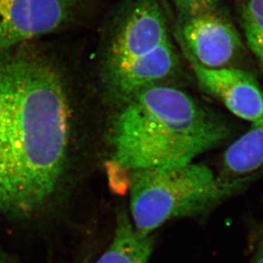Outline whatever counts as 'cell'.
I'll list each match as a JSON object with an SVG mask.
<instances>
[{
  "label": "cell",
  "instance_id": "7c38bea8",
  "mask_svg": "<svg viewBox=\"0 0 263 263\" xmlns=\"http://www.w3.org/2000/svg\"><path fill=\"white\" fill-rule=\"evenodd\" d=\"M0 263H1V262H0Z\"/></svg>",
  "mask_w": 263,
  "mask_h": 263
},
{
  "label": "cell",
  "instance_id": "3957f363",
  "mask_svg": "<svg viewBox=\"0 0 263 263\" xmlns=\"http://www.w3.org/2000/svg\"><path fill=\"white\" fill-rule=\"evenodd\" d=\"M133 225L144 234L172 219L207 211L238 190L240 181L222 182L204 164L137 170L129 172Z\"/></svg>",
  "mask_w": 263,
  "mask_h": 263
},
{
  "label": "cell",
  "instance_id": "8fae6325",
  "mask_svg": "<svg viewBox=\"0 0 263 263\" xmlns=\"http://www.w3.org/2000/svg\"><path fill=\"white\" fill-rule=\"evenodd\" d=\"M255 263H263V234L259 241Z\"/></svg>",
  "mask_w": 263,
  "mask_h": 263
},
{
  "label": "cell",
  "instance_id": "9c48e42d",
  "mask_svg": "<svg viewBox=\"0 0 263 263\" xmlns=\"http://www.w3.org/2000/svg\"><path fill=\"white\" fill-rule=\"evenodd\" d=\"M263 164V117L230 145L224 155V168L229 174L243 176Z\"/></svg>",
  "mask_w": 263,
  "mask_h": 263
},
{
  "label": "cell",
  "instance_id": "7a4b0ae2",
  "mask_svg": "<svg viewBox=\"0 0 263 263\" xmlns=\"http://www.w3.org/2000/svg\"><path fill=\"white\" fill-rule=\"evenodd\" d=\"M229 135L228 125L191 96L159 85L122 105L110 144L114 162L130 172L190 164Z\"/></svg>",
  "mask_w": 263,
  "mask_h": 263
},
{
  "label": "cell",
  "instance_id": "277c9868",
  "mask_svg": "<svg viewBox=\"0 0 263 263\" xmlns=\"http://www.w3.org/2000/svg\"><path fill=\"white\" fill-rule=\"evenodd\" d=\"M176 37L186 57L208 68L229 67L243 42L221 0H172Z\"/></svg>",
  "mask_w": 263,
  "mask_h": 263
},
{
  "label": "cell",
  "instance_id": "52a82bcc",
  "mask_svg": "<svg viewBox=\"0 0 263 263\" xmlns=\"http://www.w3.org/2000/svg\"><path fill=\"white\" fill-rule=\"evenodd\" d=\"M186 58L200 87L237 117L252 123L263 117V93L251 73L234 67L208 68Z\"/></svg>",
  "mask_w": 263,
  "mask_h": 263
},
{
  "label": "cell",
  "instance_id": "6da1fadb",
  "mask_svg": "<svg viewBox=\"0 0 263 263\" xmlns=\"http://www.w3.org/2000/svg\"><path fill=\"white\" fill-rule=\"evenodd\" d=\"M62 76L39 55L0 54V212L26 216L55 192L69 144Z\"/></svg>",
  "mask_w": 263,
  "mask_h": 263
},
{
  "label": "cell",
  "instance_id": "5b68a950",
  "mask_svg": "<svg viewBox=\"0 0 263 263\" xmlns=\"http://www.w3.org/2000/svg\"><path fill=\"white\" fill-rule=\"evenodd\" d=\"M171 40L160 0H133L107 48L103 67L105 88Z\"/></svg>",
  "mask_w": 263,
  "mask_h": 263
},
{
  "label": "cell",
  "instance_id": "ba28073f",
  "mask_svg": "<svg viewBox=\"0 0 263 263\" xmlns=\"http://www.w3.org/2000/svg\"><path fill=\"white\" fill-rule=\"evenodd\" d=\"M153 248L151 234L137 231L129 219L121 214L112 243L97 263H147Z\"/></svg>",
  "mask_w": 263,
  "mask_h": 263
},
{
  "label": "cell",
  "instance_id": "8992f818",
  "mask_svg": "<svg viewBox=\"0 0 263 263\" xmlns=\"http://www.w3.org/2000/svg\"><path fill=\"white\" fill-rule=\"evenodd\" d=\"M80 0H0V54L67 23Z\"/></svg>",
  "mask_w": 263,
  "mask_h": 263
},
{
  "label": "cell",
  "instance_id": "30bf717a",
  "mask_svg": "<svg viewBox=\"0 0 263 263\" xmlns=\"http://www.w3.org/2000/svg\"><path fill=\"white\" fill-rule=\"evenodd\" d=\"M241 23L246 44L263 69V0H245Z\"/></svg>",
  "mask_w": 263,
  "mask_h": 263
}]
</instances>
